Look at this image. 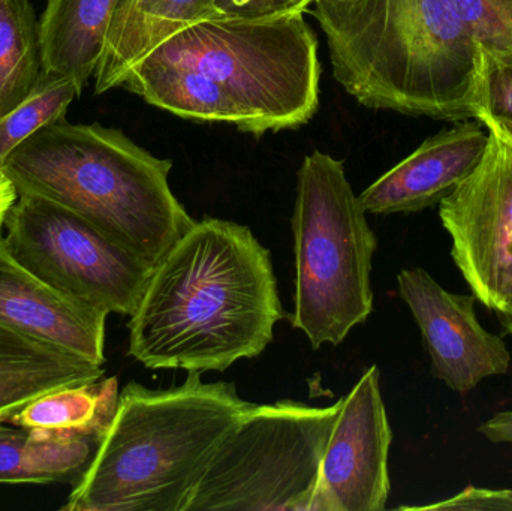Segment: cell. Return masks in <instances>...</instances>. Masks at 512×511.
Wrapping results in <instances>:
<instances>
[{"mask_svg":"<svg viewBox=\"0 0 512 511\" xmlns=\"http://www.w3.org/2000/svg\"><path fill=\"white\" fill-rule=\"evenodd\" d=\"M204 0H122L95 72V93L122 86L129 69L177 30L203 18Z\"/></svg>","mask_w":512,"mask_h":511,"instance_id":"obj_16","label":"cell"},{"mask_svg":"<svg viewBox=\"0 0 512 511\" xmlns=\"http://www.w3.org/2000/svg\"><path fill=\"white\" fill-rule=\"evenodd\" d=\"M489 137L480 122L466 120L438 132L364 189L361 206L372 215H396L441 203L478 167Z\"/></svg>","mask_w":512,"mask_h":511,"instance_id":"obj_13","label":"cell"},{"mask_svg":"<svg viewBox=\"0 0 512 511\" xmlns=\"http://www.w3.org/2000/svg\"><path fill=\"white\" fill-rule=\"evenodd\" d=\"M499 323L504 327L505 333L512 336V309L510 312H504V314H496Z\"/></svg>","mask_w":512,"mask_h":511,"instance_id":"obj_28","label":"cell"},{"mask_svg":"<svg viewBox=\"0 0 512 511\" xmlns=\"http://www.w3.org/2000/svg\"><path fill=\"white\" fill-rule=\"evenodd\" d=\"M318 39L303 12L261 20L206 18L141 60L206 75L248 114L252 134L306 125L319 107Z\"/></svg>","mask_w":512,"mask_h":511,"instance_id":"obj_6","label":"cell"},{"mask_svg":"<svg viewBox=\"0 0 512 511\" xmlns=\"http://www.w3.org/2000/svg\"><path fill=\"white\" fill-rule=\"evenodd\" d=\"M120 87L185 119L228 123L252 134L251 120L243 108L200 72L140 60L129 69Z\"/></svg>","mask_w":512,"mask_h":511,"instance_id":"obj_17","label":"cell"},{"mask_svg":"<svg viewBox=\"0 0 512 511\" xmlns=\"http://www.w3.org/2000/svg\"><path fill=\"white\" fill-rule=\"evenodd\" d=\"M490 443L512 444V410L502 411L478 428Z\"/></svg>","mask_w":512,"mask_h":511,"instance_id":"obj_26","label":"cell"},{"mask_svg":"<svg viewBox=\"0 0 512 511\" xmlns=\"http://www.w3.org/2000/svg\"><path fill=\"white\" fill-rule=\"evenodd\" d=\"M0 422V483H75L98 441L75 435L42 434Z\"/></svg>","mask_w":512,"mask_h":511,"instance_id":"obj_18","label":"cell"},{"mask_svg":"<svg viewBox=\"0 0 512 511\" xmlns=\"http://www.w3.org/2000/svg\"><path fill=\"white\" fill-rule=\"evenodd\" d=\"M379 380L378 366H370L351 392L340 399L310 511L387 509L393 431Z\"/></svg>","mask_w":512,"mask_h":511,"instance_id":"obj_10","label":"cell"},{"mask_svg":"<svg viewBox=\"0 0 512 511\" xmlns=\"http://www.w3.org/2000/svg\"><path fill=\"white\" fill-rule=\"evenodd\" d=\"M78 96L71 78L42 75L38 86L23 102L0 117V168L27 138L45 126L65 120L69 105Z\"/></svg>","mask_w":512,"mask_h":511,"instance_id":"obj_21","label":"cell"},{"mask_svg":"<svg viewBox=\"0 0 512 511\" xmlns=\"http://www.w3.org/2000/svg\"><path fill=\"white\" fill-rule=\"evenodd\" d=\"M126 384L63 511H185L213 453L252 407L234 383Z\"/></svg>","mask_w":512,"mask_h":511,"instance_id":"obj_3","label":"cell"},{"mask_svg":"<svg viewBox=\"0 0 512 511\" xmlns=\"http://www.w3.org/2000/svg\"><path fill=\"white\" fill-rule=\"evenodd\" d=\"M295 296L291 324L313 350L337 345L373 312L378 237L343 161L321 150L304 156L292 215Z\"/></svg>","mask_w":512,"mask_h":511,"instance_id":"obj_5","label":"cell"},{"mask_svg":"<svg viewBox=\"0 0 512 511\" xmlns=\"http://www.w3.org/2000/svg\"><path fill=\"white\" fill-rule=\"evenodd\" d=\"M116 377L62 387L24 405L8 423L53 435H75L99 443L119 401Z\"/></svg>","mask_w":512,"mask_h":511,"instance_id":"obj_19","label":"cell"},{"mask_svg":"<svg viewBox=\"0 0 512 511\" xmlns=\"http://www.w3.org/2000/svg\"><path fill=\"white\" fill-rule=\"evenodd\" d=\"M397 288L423 336L433 374L451 390L469 393L487 378L507 374L510 350L481 326L474 294L451 293L420 267L400 270Z\"/></svg>","mask_w":512,"mask_h":511,"instance_id":"obj_11","label":"cell"},{"mask_svg":"<svg viewBox=\"0 0 512 511\" xmlns=\"http://www.w3.org/2000/svg\"><path fill=\"white\" fill-rule=\"evenodd\" d=\"M44 75L41 23L29 0H0V117L14 110Z\"/></svg>","mask_w":512,"mask_h":511,"instance_id":"obj_20","label":"cell"},{"mask_svg":"<svg viewBox=\"0 0 512 511\" xmlns=\"http://www.w3.org/2000/svg\"><path fill=\"white\" fill-rule=\"evenodd\" d=\"M171 168L119 129L62 120L23 141L0 170L18 194L66 207L156 266L195 222L171 191Z\"/></svg>","mask_w":512,"mask_h":511,"instance_id":"obj_4","label":"cell"},{"mask_svg":"<svg viewBox=\"0 0 512 511\" xmlns=\"http://www.w3.org/2000/svg\"><path fill=\"white\" fill-rule=\"evenodd\" d=\"M490 134V132H489ZM451 257L472 294L504 314L512 309V144L490 134L478 167L439 203Z\"/></svg>","mask_w":512,"mask_h":511,"instance_id":"obj_9","label":"cell"},{"mask_svg":"<svg viewBox=\"0 0 512 511\" xmlns=\"http://www.w3.org/2000/svg\"><path fill=\"white\" fill-rule=\"evenodd\" d=\"M315 0H204L203 18L261 20L306 12Z\"/></svg>","mask_w":512,"mask_h":511,"instance_id":"obj_24","label":"cell"},{"mask_svg":"<svg viewBox=\"0 0 512 511\" xmlns=\"http://www.w3.org/2000/svg\"><path fill=\"white\" fill-rule=\"evenodd\" d=\"M481 51L512 57V0H450Z\"/></svg>","mask_w":512,"mask_h":511,"instance_id":"obj_23","label":"cell"},{"mask_svg":"<svg viewBox=\"0 0 512 511\" xmlns=\"http://www.w3.org/2000/svg\"><path fill=\"white\" fill-rule=\"evenodd\" d=\"M283 317L268 249L246 225L204 216L153 269L128 354L147 369L225 372L258 357Z\"/></svg>","mask_w":512,"mask_h":511,"instance_id":"obj_1","label":"cell"},{"mask_svg":"<svg viewBox=\"0 0 512 511\" xmlns=\"http://www.w3.org/2000/svg\"><path fill=\"white\" fill-rule=\"evenodd\" d=\"M405 510L444 511H512V489L475 488L468 486L448 500L420 507H402Z\"/></svg>","mask_w":512,"mask_h":511,"instance_id":"obj_25","label":"cell"},{"mask_svg":"<svg viewBox=\"0 0 512 511\" xmlns=\"http://www.w3.org/2000/svg\"><path fill=\"white\" fill-rule=\"evenodd\" d=\"M337 83L358 104L474 119L481 50L450 0H315Z\"/></svg>","mask_w":512,"mask_h":511,"instance_id":"obj_2","label":"cell"},{"mask_svg":"<svg viewBox=\"0 0 512 511\" xmlns=\"http://www.w3.org/2000/svg\"><path fill=\"white\" fill-rule=\"evenodd\" d=\"M17 198L18 191L14 183L0 170V233H2V227L5 225L8 213L11 212Z\"/></svg>","mask_w":512,"mask_h":511,"instance_id":"obj_27","label":"cell"},{"mask_svg":"<svg viewBox=\"0 0 512 511\" xmlns=\"http://www.w3.org/2000/svg\"><path fill=\"white\" fill-rule=\"evenodd\" d=\"M340 404L252 405L213 453L185 511H310Z\"/></svg>","mask_w":512,"mask_h":511,"instance_id":"obj_7","label":"cell"},{"mask_svg":"<svg viewBox=\"0 0 512 511\" xmlns=\"http://www.w3.org/2000/svg\"><path fill=\"white\" fill-rule=\"evenodd\" d=\"M108 315L24 269L0 233V326L104 366Z\"/></svg>","mask_w":512,"mask_h":511,"instance_id":"obj_12","label":"cell"},{"mask_svg":"<svg viewBox=\"0 0 512 511\" xmlns=\"http://www.w3.org/2000/svg\"><path fill=\"white\" fill-rule=\"evenodd\" d=\"M104 368L0 326V422L33 399L104 378Z\"/></svg>","mask_w":512,"mask_h":511,"instance_id":"obj_15","label":"cell"},{"mask_svg":"<svg viewBox=\"0 0 512 511\" xmlns=\"http://www.w3.org/2000/svg\"><path fill=\"white\" fill-rule=\"evenodd\" d=\"M474 119L512 144V57L481 51Z\"/></svg>","mask_w":512,"mask_h":511,"instance_id":"obj_22","label":"cell"},{"mask_svg":"<svg viewBox=\"0 0 512 511\" xmlns=\"http://www.w3.org/2000/svg\"><path fill=\"white\" fill-rule=\"evenodd\" d=\"M122 0H48L42 14L44 74L71 78L78 93L95 75Z\"/></svg>","mask_w":512,"mask_h":511,"instance_id":"obj_14","label":"cell"},{"mask_svg":"<svg viewBox=\"0 0 512 511\" xmlns=\"http://www.w3.org/2000/svg\"><path fill=\"white\" fill-rule=\"evenodd\" d=\"M12 257L63 294L131 317L155 266L66 207L18 194L5 221Z\"/></svg>","mask_w":512,"mask_h":511,"instance_id":"obj_8","label":"cell"}]
</instances>
